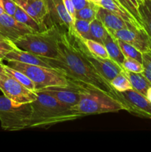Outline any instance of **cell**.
<instances>
[{
	"instance_id": "cell-1",
	"label": "cell",
	"mask_w": 151,
	"mask_h": 152,
	"mask_svg": "<svg viewBox=\"0 0 151 152\" xmlns=\"http://www.w3.org/2000/svg\"><path fill=\"white\" fill-rule=\"evenodd\" d=\"M43 59L51 68L62 73L70 84L84 91L117 96V91L110 83L85 57L78 34H70L68 31H62L56 57Z\"/></svg>"
},
{
	"instance_id": "cell-2",
	"label": "cell",
	"mask_w": 151,
	"mask_h": 152,
	"mask_svg": "<svg viewBox=\"0 0 151 152\" xmlns=\"http://www.w3.org/2000/svg\"><path fill=\"white\" fill-rule=\"evenodd\" d=\"M37 98L31 102L29 128H49L60 123L77 120L81 116L62 105L45 92L36 91Z\"/></svg>"
},
{
	"instance_id": "cell-3",
	"label": "cell",
	"mask_w": 151,
	"mask_h": 152,
	"mask_svg": "<svg viewBox=\"0 0 151 152\" xmlns=\"http://www.w3.org/2000/svg\"><path fill=\"white\" fill-rule=\"evenodd\" d=\"M61 31L51 26L43 31L26 34L15 42L17 47L43 58H54L58 53V42Z\"/></svg>"
},
{
	"instance_id": "cell-4",
	"label": "cell",
	"mask_w": 151,
	"mask_h": 152,
	"mask_svg": "<svg viewBox=\"0 0 151 152\" xmlns=\"http://www.w3.org/2000/svg\"><path fill=\"white\" fill-rule=\"evenodd\" d=\"M81 117L92 114L125 111L124 104L117 96L107 94L86 91L78 103L71 108Z\"/></svg>"
},
{
	"instance_id": "cell-5",
	"label": "cell",
	"mask_w": 151,
	"mask_h": 152,
	"mask_svg": "<svg viewBox=\"0 0 151 152\" xmlns=\"http://www.w3.org/2000/svg\"><path fill=\"white\" fill-rule=\"evenodd\" d=\"M31 117V103L15 102L0 96V122L2 129L10 132L28 129Z\"/></svg>"
},
{
	"instance_id": "cell-6",
	"label": "cell",
	"mask_w": 151,
	"mask_h": 152,
	"mask_svg": "<svg viewBox=\"0 0 151 152\" xmlns=\"http://www.w3.org/2000/svg\"><path fill=\"white\" fill-rule=\"evenodd\" d=\"M8 63L7 65L28 76L34 83L36 91L50 86L69 84L66 77L54 68L17 62H8Z\"/></svg>"
},
{
	"instance_id": "cell-7",
	"label": "cell",
	"mask_w": 151,
	"mask_h": 152,
	"mask_svg": "<svg viewBox=\"0 0 151 152\" xmlns=\"http://www.w3.org/2000/svg\"><path fill=\"white\" fill-rule=\"evenodd\" d=\"M0 91L4 96L17 103H31L37 98L36 91H32L24 86L4 70L0 75Z\"/></svg>"
},
{
	"instance_id": "cell-8",
	"label": "cell",
	"mask_w": 151,
	"mask_h": 152,
	"mask_svg": "<svg viewBox=\"0 0 151 152\" xmlns=\"http://www.w3.org/2000/svg\"><path fill=\"white\" fill-rule=\"evenodd\" d=\"M48 9L46 25L47 28L56 26L61 31H66L70 34L77 32L74 28V20L68 13L62 0H46Z\"/></svg>"
},
{
	"instance_id": "cell-9",
	"label": "cell",
	"mask_w": 151,
	"mask_h": 152,
	"mask_svg": "<svg viewBox=\"0 0 151 152\" xmlns=\"http://www.w3.org/2000/svg\"><path fill=\"white\" fill-rule=\"evenodd\" d=\"M117 96L126 108V111L143 118L151 120V102L146 96L133 88L123 92L117 91Z\"/></svg>"
},
{
	"instance_id": "cell-10",
	"label": "cell",
	"mask_w": 151,
	"mask_h": 152,
	"mask_svg": "<svg viewBox=\"0 0 151 152\" xmlns=\"http://www.w3.org/2000/svg\"><path fill=\"white\" fill-rule=\"evenodd\" d=\"M33 32L35 31L16 20L13 16L6 13L0 16V34L14 44L22 37Z\"/></svg>"
},
{
	"instance_id": "cell-11",
	"label": "cell",
	"mask_w": 151,
	"mask_h": 152,
	"mask_svg": "<svg viewBox=\"0 0 151 152\" xmlns=\"http://www.w3.org/2000/svg\"><path fill=\"white\" fill-rule=\"evenodd\" d=\"M38 91L51 95L62 105L68 108H72L76 105L81 99L82 94L86 91L70 83L67 86H50Z\"/></svg>"
},
{
	"instance_id": "cell-12",
	"label": "cell",
	"mask_w": 151,
	"mask_h": 152,
	"mask_svg": "<svg viewBox=\"0 0 151 152\" xmlns=\"http://www.w3.org/2000/svg\"><path fill=\"white\" fill-rule=\"evenodd\" d=\"M79 37V36H78ZM80 42H81V46L82 48L83 53L84 56L89 60V62L95 67L96 70L107 79L109 82H110L114 77L122 71L123 68L121 66L115 63L114 61L110 59H105V58L99 57L93 54L88 50L86 48L84 43L81 40L79 37Z\"/></svg>"
},
{
	"instance_id": "cell-13",
	"label": "cell",
	"mask_w": 151,
	"mask_h": 152,
	"mask_svg": "<svg viewBox=\"0 0 151 152\" xmlns=\"http://www.w3.org/2000/svg\"><path fill=\"white\" fill-rule=\"evenodd\" d=\"M115 38L121 39L140 50L142 53L150 51L147 37L145 31H141L136 29L118 30V31H107Z\"/></svg>"
},
{
	"instance_id": "cell-14",
	"label": "cell",
	"mask_w": 151,
	"mask_h": 152,
	"mask_svg": "<svg viewBox=\"0 0 151 152\" xmlns=\"http://www.w3.org/2000/svg\"><path fill=\"white\" fill-rule=\"evenodd\" d=\"M99 5L110 10L113 14L118 16L125 22L130 23L133 26L136 27L137 29L140 31H144L142 22L139 19H136L133 13H130L125 7L121 6L115 0H101Z\"/></svg>"
},
{
	"instance_id": "cell-15",
	"label": "cell",
	"mask_w": 151,
	"mask_h": 152,
	"mask_svg": "<svg viewBox=\"0 0 151 152\" xmlns=\"http://www.w3.org/2000/svg\"><path fill=\"white\" fill-rule=\"evenodd\" d=\"M96 17L102 22V23L103 24L104 26L107 28V31H118V30L125 29V28L139 30L133 25L125 22L122 19L118 17V16L113 14L112 12L101 7V6H99V7Z\"/></svg>"
},
{
	"instance_id": "cell-16",
	"label": "cell",
	"mask_w": 151,
	"mask_h": 152,
	"mask_svg": "<svg viewBox=\"0 0 151 152\" xmlns=\"http://www.w3.org/2000/svg\"><path fill=\"white\" fill-rule=\"evenodd\" d=\"M4 60L7 62H17L24 64H30V65H40V66L51 68L50 65L42 57H40L33 53L22 50L19 47H16V48L10 50L6 54Z\"/></svg>"
},
{
	"instance_id": "cell-17",
	"label": "cell",
	"mask_w": 151,
	"mask_h": 152,
	"mask_svg": "<svg viewBox=\"0 0 151 152\" xmlns=\"http://www.w3.org/2000/svg\"><path fill=\"white\" fill-rule=\"evenodd\" d=\"M121 73L127 77L131 83L133 90L136 91L144 96H146L148 88L151 86V83L148 81L147 79L143 75L142 73L131 72L124 69H123Z\"/></svg>"
},
{
	"instance_id": "cell-18",
	"label": "cell",
	"mask_w": 151,
	"mask_h": 152,
	"mask_svg": "<svg viewBox=\"0 0 151 152\" xmlns=\"http://www.w3.org/2000/svg\"><path fill=\"white\" fill-rule=\"evenodd\" d=\"M102 43L106 48L110 59H112L113 61H114L115 63H117L122 68V62L125 56L121 52V49L117 43L116 39L108 32L107 35L102 41Z\"/></svg>"
},
{
	"instance_id": "cell-19",
	"label": "cell",
	"mask_w": 151,
	"mask_h": 152,
	"mask_svg": "<svg viewBox=\"0 0 151 152\" xmlns=\"http://www.w3.org/2000/svg\"><path fill=\"white\" fill-rule=\"evenodd\" d=\"M139 13L151 50V0H142L139 3Z\"/></svg>"
},
{
	"instance_id": "cell-20",
	"label": "cell",
	"mask_w": 151,
	"mask_h": 152,
	"mask_svg": "<svg viewBox=\"0 0 151 152\" xmlns=\"http://www.w3.org/2000/svg\"><path fill=\"white\" fill-rule=\"evenodd\" d=\"M13 17H14L16 20L22 22V23L25 24V25H26L27 26L32 28V29L34 30L35 31H44V30H46L45 28H43L39 23H38L35 19H33L30 15H28V13H27L19 5L16 6V11H15L14 15H13Z\"/></svg>"
},
{
	"instance_id": "cell-21",
	"label": "cell",
	"mask_w": 151,
	"mask_h": 152,
	"mask_svg": "<svg viewBox=\"0 0 151 152\" xmlns=\"http://www.w3.org/2000/svg\"><path fill=\"white\" fill-rule=\"evenodd\" d=\"M80 39L90 53L99 57L110 59L106 48L105 47L103 43L96 41V40L91 39H82L81 37Z\"/></svg>"
},
{
	"instance_id": "cell-22",
	"label": "cell",
	"mask_w": 151,
	"mask_h": 152,
	"mask_svg": "<svg viewBox=\"0 0 151 152\" xmlns=\"http://www.w3.org/2000/svg\"><path fill=\"white\" fill-rule=\"evenodd\" d=\"M4 70L7 73H8L9 74L12 76L13 77H14L17 81H19L21 84L23 85L24 86H25L26 88H28V89H30L32 91H36V86L34 85V83H33L32 80L29 78L27 75H25L24 73L21 72V71H18V70L14 69V68H11L9 65H4Z\"/></svg>"
},
{
	"instance_id": "cell-23",
	"label": "cell",
	"mask_w": 151,
	"mask_h": 152,
	"mask_svg": "<svg viewBox=\"0 0 151 152\" xmlns=\"http://www.w3.org/2000/svg\"><path fill=\"white\" fill-rule=\"evenodd\" d=\"M108 31L97 17L90 22V37L92 39L102 43L104 39L107 35Z\"/></svg>"
},
{
	"instance_id": "cell-24",
	"label": "cell",
	"mask_w": 151,
	"mask_h": 152,
	"mask_svg": "<svg viewBox=\"0 0 151 152\" xmlns=\"http://www.w3.org/2000/svg\"><path fill=\"white\" fill-rule=\"evenodd\" d=\"M99 7V4L90 2V4H87V6L84 7L83 8L76 10V19H84V20L91 22L95 18H96Z\"/></svg>"
},
{
	"instance_id": "cell-25",
	"label": "cell",
	"mask_w": 151,
	"mask_h": 152,
	"mask_svg": "<svg viewBox=\"0 0 151 152\" xmlns=\"http://www.w3.org/2000/svg\"><path fill=\"white\" fill-rule=\"evenodd\" d=\"M116 41L121 52L125 57L133 58V59H136V60L139 61L142 63V53H142L140 50L136 48L134 46L128 44V43L125 42L122 40L116 39Z\"/></svg>"
},
{
	"instance_id": "cell-26",
	"label": "cell",
	"mask_w": 151,
	"mask_h": 152,
	"mask_svg": "<svg viewBox=\"0 0 151 152\" xmlns=\"http://www.w3.org/2000/svg\"><path fill=\"white\" fill-rule=\"evenodd\" d=\"M28 1L37 13L41 23L47 27L46 21L48 14V9L46 0H28Z\"/></svg>"
},
{
	"instance_id": "cell-27",
	"label": "cell",
	"mask_w": 151,
	"mask_h": 152,
	"mask_svg": "<svg viewBox=\"0 0 151 152\" xmlns=\"http://www.w3.org/2000/svg\"><path fill=\"white\" fill-rule=\"evenodd\" d=\"M110 83L112 87L118 92H123L133 88L130 82L122 73L115 76Z\"/></svg>"
},
{
	"instance_id": "cell-28",
	"label": "cell",
	"mask_w": 151,
	"mask_h": 152,
	"mask_svg": "<svg viewBox=\"0 0 151 152\" xmlns=\"http://www.w3.org/2000/svg\"><path fill=\"white\" fill-rule=\"evenodd\" d=\"M74 28L78 35L82 39H91L90 37V22L84 19H76Z\"/></svg>"
},
{
	"instance_id": "cell-29",
	"label": "cell",
	"mask_w": 151,
	"mask_h": 152,
	"mask_svg": "<svg viewBox=\"0 0 151 152\" xmlns=\"http://www.w3.org/2000/svg\"><path fill=\"white\" fill-rule=\"evenodd\" d=\"M123 69L135 73H142L144 67L142 62L131 57H124L122 62Z\"/></svg>"
},
{
	"instance_id": "cell-30",
	"label": "cell",
	"mask_w": 151,
	"mask_h": 152,
	"mask_svg": "<svg viewBox=\"0 0 151 152\" xmlns=\"http://www.w3.org/2000/svg\"><path fill=\"white\" fill-rule=\"evenodd\" d=\"M15 2L16 3V4H17V5L20 6V7H22V8L23 9V10H25V11L26 12L28 15H30V16L33 19H35V20L38 23H39L40 25L43 27V28H45V29H47V28L45 26V25H44L42 23H41V20H40L39 18H38L37 13H36V11L34 10V9L32 7V6H31L30 4L28 3V0H15Z\"/></svg>"
},
{
	"instance_id": "cell-31",
	"label": "cell",
	"mask_w": 151,
	"mask_h": 152,
	"mask_svg": "<svg viewBox=\"0 0 151 152\" xmlns=\"http://www.w3.org/2000/svg\"><path fill=\"white\" fill-rule=\"evenodd\" d=\"M142 65L144 67L142 74L151 83V51L142 53Z\"/></svg>"
},
{
	"instance_id": "cell-32",
	"label": "cell",
	"mask_w": 151,
	"mask_h": 152,
	"mask_svg": "<svg viewBox=\"0 0 151 152\" xmlns=\"http://www.w3.org/2000/svg\"><path fill=\"white\" fill-rule=\"evenodd\" d=\"M1 1L2 2L4 13L13 16L17 6L16 3L15 2V0H1Z\"/></svg>"
},
{
	"instance_id": "cell-33",
	"label": "cell",
	"mask_w": 151,
	"mask_h": 152,
	"mask_svg": "<svg viewBox=\"0 0 151 152\" xmlns=\"http://www.w3.org/2000/svg\"><path fill=\"white\" fill-rule=\"evenodd\" d=\"M115 1H116L117 2L119 3L121 6H123V7H125L126 9H127L130 13H132L133 15H134L135 17H136V19H138L141 22L139 10H138L137 9L135 8V7L130 4V2L128 1V0H115Z\"/></svg>"
},
{
	"instance_id": "cell-34",
	"label": "cell",
	"mask_w": 151,
	"mask_h": 152,
	"mask_svg": "<svg viewBox=\"0 0 151 152\" xmlns=\"http://www.w3.org/2000/svg\"><path fill=\"white\" fill-rule=\"evenodd\" d=\"M16 47H17V46H16L14 43L9 41L8 39L4 38L3 36H1V34H0V48L4 49V50H7L10 51V50L16 48Z\"/></svg>"
},
{
	"instance_id": "cell-35",
	"label": "cell",
	"mask_w": 151,
	"mask_h": 152,
	"mask_svg": "<svg viewBox=\"0 0 151 152\" xmlns=\"http://www.w3.org/2000/svg\"><path fill=\"white\" fill-rule=\"evenodd\" d=\"M63 1L64 4H65V7L68 10V13L70 14L73 20L76 19V10L75 7H74L73 4L72 2V0H62Z\"/></svg>"
},
{
	"instance_id": "cell-36",
	"label": "cell",
	"mask_w": 151,
	"mask_h": 152,
	"mask_svg": "<svg viewBox=\"0 0 151 152\" xmlns=\"http://www.w3.org/2000/svg\"><path fill=\"white\" fill-rule=\"evenodd\" d=\"M72 2L76 10L83 8L90 3L88 0H72Z\"/></svg>"
},
{
	"instance_id": "cell-37",
	"label": "cell",
	"mask_w": 151,
	"mask_h": 152,
	"mask_svg": "<svg viewBox=\"0 0 151 152\" xmlns=\"http://www.w3.org/2000/svg\"><path fill=\"white\" fill-rule=\"evenodd\" d=\"M9 52V50H4V49L0 48V61L3 62L5 59V56L7 53Z\"/></svg>"
},
{
	"instance_id": "cell-38",
	"label": "cell",
	"mask_w": 151,
	"mask_h": 152,
	"mask_svg": "<svg viewBox=\"0 0 151 152\" xmlns=\"http://www.w3.org/2000/svg\"><path fill=\"white\" fill-rule=\"evenodd\" d=\"M130 2V4L133 6L136 9H137L139 10V3L138 1V0H128Z\"/></svg>"
},
{
	"instance_id": "cell-39",
	"label": "cell",
	"mask_w": 151,
	"mask_h": 152,
	"mask_svg": "<svg viewBox=\"0 0 151 152\" xmlns=\"http://www.w3.org/2000/svg\"><path fill=\"white\" fill-rule=\"evenodd\" d=\"M145 96H146V98L150 102H151V86L148 88L147 91V94Z\"/></svg>"
},
{
	"instance_id": "cell-40",
	"label": "cell",
	"mask_w": 151,
	"mask_h": 152,
	"mask_svg": "<svg viewBox=\"0 0 151 152\" xmlns=\"http://www.w3.org/2000/svg\"><path fill=\"white\" fill-rule=\"evenodd\" d=\"M4 13V7H3L2 2H1V1L0 0V16H1V14H3Z\"/></svg>"
},
{
	"instance_id": "cell-41",
	"label": "cell",
	"mask_w": 151,
	"mask_h": 152,
	"mask_svg": "<svg viewBox=\"0 0 151 152\" xmlns=\"http://www.w3.org/2000/svg\"><path fill=\"white\" fill-rule=\"evenodd\" d=\"M4 64L3 63V62L0 61V75H1V72L4 71Z\"/></svg>"
},
{
	"instance_id": "cell-42",
	"label": "cell",
	"mask_w": 151,
	"mask_h": 152,
	"mask_svg": "<svg viewBox=\"0 0 151 152\" xmlns=\"http://www.w3.org/2000/svg\"><path fill=\"white\" fill-rule=\"evenodd\" d=\"M90 2H92V3H94V4H99V2L101 1V0H88Z\"/></svg>"
},
{
	"instance_id": "cell-43",
	"label": "cell",
	"mask_w": 151,
	"mask_h": 152,
	"mask_svg": "<svg viewBox=\"0 0 151 152\" xmlns=\"http://www.w3.org/2000/svg\"><path fill=\"white\" fill-rule=\"evenodd\" d=\"M141 1H142V0H138V1H139V3H140Z\"/></svg>"
},
{
	"instance_id": "cell-44",
	"label": "cell",
	"mask_w": 151,
	"mask_h": 152,
	"mask_svg": "<svg viewBox=\"0 0 151 152\" xmlns=\"http://www.w3.org/2000/svg\"></svg>"
}]
</instances>
